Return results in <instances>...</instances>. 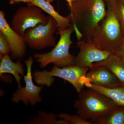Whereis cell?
<instances>
[{
    "mask_svg": "<svg viewBox=\"0 0 124 124\" xmlns=\"http://www.w3.org/2000/svg\"><path fill=\"white\" fill-rule=\"evenodd\" d=\"M74 106L78 115L94 123L119 106L105 95L89 89L79 93Z\"/></svg>",
    "mask_w": 124,
    "mask_h": 124,
    "instance_id": "obj_3",
    "label": "cell"
},
{
    "mask_svg": "<svg viewBox=\"0 0 124 124\" xmlns=\"http://www.w3.org/2000/svg\"><path fill=\"white\" fill-rule=\"evenodd\" d=\"M33 2V0H9V4L10 5L15 4L20 2H27L29 4Z\"/></svg>",
    "mask_w": 124,
    "mask_h": 124,
    "instance_id": "obj_22",
    "label": "cell"
},
{
    "mask_svg": "<svg viewBox=\"0 0 124 124\" xmlns=\"http://www.w3.org/2000/svg\"><path fill=\"white\" fill-rule=\"evenodd\" d=\"M67 17L78 40L90 42L98 24L106 13L105 0H76Z\"/></svg>",
    "mask_w": 124,
    "mask_h": 124,
    "instance_id": "obj_1",
    "label": "cell"
},
{
    "mask_svg": "<svg viewBox=\"0 0 124 124\" xmlns=\"http://www.w3.org/2000/svg\"><path fill=\"white\" fill-rule=\"evenodd\" d=\"M28 5L37 6L54 18L57 23V30L66 29L72 24L67 17L60 15L55 11L50 3L45 0H33L31 4Z\"/></svg>",
    "mask_w": 124,
    "mask_h": 124,
    "instance_id": "obj_15",
    "label": "cell"
},
{
    "mask_svg": "<svg viewBox=\"0 0 124 124\" xmlns=\"http://www.w3.org/2000/svg\"><path fill=\"white\" fill-rule=\"evenodd\" d=\"M89 69L75 65L63 67H53L51 71H36L33 73L35 81L38 85L51 86L54 81V77L60 78L72 85L78 93L83 89L84 80Z\"/></svg>",
    "mask_w": 124,
    "mask_h": 124,
    "instance_id": "obj_5",
    "label": "cell"
},
{
    "mask_svg": "<svg viewBox=\"0 0 124 124\" xmlns=\"http://www.w3.org/2000/svg\"><path fill=\"white\" fill-rule=\"evenodd\" d=\"M74 31L72 24L66 29L57 30V33L60 36V39L53 49L46 53L34 54V58L41 67L44 68L50 63L59 67L75 65V57L69 51L73 43L71 35Z\"/></svg>",
    "mask_w": 124,
    "mask_h": 124,
    "instance_id": "obj_4",
    "label": "cell"
},
{
    "mask_svg": "<svg viewBox=\"0 0 124 124\" xmlns=\"http://www.w3.org/2000/svg\"><path fill=\"white\" fill-rule=\"evenodd\" d=\"M0 32L6 38L13 58L20 59L26 53V44L23 37L15 31L10 26L5 17L4 12L0 11Z\"/></svg>",
    "mask_w": 124,
    "mask_h": 124,
    "instance_id": "obj_10",
    "label": "cell"
},
{
    "mask_svg": "<svg viewBox=\"0 0 124 124\" xmlns=\"http://www.w3.org/2000/svg\"><path fill=\"white\" fill-rule=\"evenodd\" d=\"M37 117L29 121L28 123L31 124H59V120L57 118L58 116L53 113L47 114L40 112Z\"/></svg>",
    "mask_w": 124,
    "mask_h": 124,
    "instance_id": "obj_17",
    "label": "cell"
},
{
    "mask_svg": "<svg viewBox=\"0 0 124 124\" xmlns=\"http://www.w3.org/2000/svg\"><path fill=\"white\" fill-rule=\"evenodd\" d=\"M0 76L4 73H9L14 76L18 82V85H20V80L22 77L20 75L24 76V70L22 63L18 60L15 62L12 61L8 54L3 55L0 58Z\"/></svg>",
    "mask_w": 124,
    "mask_h": 124,
    "instance_id": "obj_13",
    "label": "cell"
},
{
    "mask_svg": "<svg viewBox=\"0 0 124 124\" xmlns=\"http://www.w3.org/2000/svg\"><path fill=\"white\" fill-rule=\"evenodd\" d=\"M124 6V0H118Z\"/></svg>",
    "mask_w": 124,
    "mask_h": 124,
    "instance_id": "obj_24",
    "label": "cell"
},
{
    "mask_svg": "<svg viewBox=\"0 0 124 124\" xmlns=\"http://www.w3.org/2000/svg\"><path fill=\"white\" fill-rule=\"evenodd\" d=\"M10 53V48L6 38L3 33L0 32V58L3 55Z\"/></svg>",
    "mask_w": 124,
    "mask_h": 124,
    "instance_id": "obj_19",
    "label": "cell"
},
{
    "mask_svg": "<svg viewBox=\"0 0 124 124\" xmlns=\"http://www.w3.org/2000/svg\"><path fill=\"white\" fill-rule=\"evenodd\" d=\"M94 124H124V107L119 106L103 117L95 121Z\"/></svg>",
    "mask_w": 124,
    "mask_h": 124,
    "instance_id": "obj_16",
    "label": "cell"
},
{
    "mask_svg": "<svg viewBox=\"0 0 124 124\" xmlns=\"http://www.w3.org/2000/svg\"><path fill=\"white\" fill-rule=\"evenodd\" d=\"M85 81L108 88L124 86L114 73L103 66L93 67L90 69Z\"/></svg>",
    "mask_w": 124,
    "mask_h": 124,
    "instance_id": "obj_11",
    "label": "cell"
},
{
    "mask_svg": "<svg viewBox=\"0 0 124 124\" xmlns=\"http://www.w3.org/2000/svg\"><path fill=\"white\" fill-rule=\"evenodd\" d=\"M48 17L46 24H38L25 32L23 37L26 44L31 48L42 49L56 45L54 34L58 29L57 23L53 17Z\"/></svg>",
    "mask_w": 124,
    "mask_h": 124,
    "instance_id": "obj_6",
    "label": "cell"
},
{
    "mask_svg": "<svg viewBox=\"0 0 124 124\" xmlns=\"http://www.w3.org/2000/svg\"><path fill=\"white\" fill-rule=\"evenodd\" d=\"M116 12L122 32H124V6L118 0H116Z\"/></svg>",
    "mask_w": 124,
    "mask_h": 124,
    "instance_id": "obj_20",
    "label": "cell"
},
{
    "mask_svg": "<svg viewBox=\"0 0 124 124\" xmlns=\"http://www.w3.org/2000/svg\"><path fill=\"white\" fill-rule=\"evenodd\" d=\"M24 62L27 70L26 75L23 76L25 86L22 87L21 85H18L17 90L13 95L12 101L16 103L22 101L26 105L29 103L31 105H33L41 101L40 93L42 87L35 85L32 81L31 68L33 62V58L30 57Z\"/></svg>",
    "mask_w": 124,
    "mask_h": 124,
    "instance_id": "obj_8",
    "label": "cell"
},
{
    "mask_svg": "<svg viewBox=\"0 0 124 124\" xmlns=\"http://www.w3.org/2000/svg\"><path fill=\"white\" fill-rule=\"evenodd\" d=\"M48 19V16L43 14L41 9L28 5L18 9L12 19L11 27L19 35L23 37L28 29L39 24H46Z\"/></svg>",
    "mask_w": 124,
    "mask_h": 124,
    "instance_id": "obj_7",
    "label": "cell"
},
{
    "mask_svg": "<svg viewBox=\"0 0 124 124\" xmlns=\"http://www.w3.org/2000/svg\"><path fill=\"white\" fill-rule=\"evenodd\" d=\"M79 52L75 58V64L81 67L90 69L93 64L106 59L112 53L98 48L92 42L83 40L77 43Z\"/></svg>",
    "mask_w": 124,
    "mask_h": 124,
    "instance_id": "obj_9",
    "label": "cell"
},
{
    "mask_svg": "<svg viewBox=\"0 0 124 124\" xmlns=\"http://www.w3.org/2000/svg\"><path fill=\"white\" fill-rule=\"evenodd\" d=\"M46 1H48L50 3H51V2H53V1H54V0H45ZM65 0L67 2H68V6H69V8H70L72 6V3H73V2H74L75 0Z\"/></svg>",
    "mask_w": 124,
    "mask_h": 124,
    "instance_id": "obj_23",
    "label": "cell"
},
{
    "mask_svg": "<svg viewBox=\"0 0 124 124\" xmlns=\"http://www.w3.org/2000/svg\"><path fill=\"white\" fill-rule=\"evenodd\" d=\"M106 15L100 22L90 42L98 48L115 53L119 48L124 35L116 12V0H105Z\"/></svg>",
    "mask_w": 124,
    "mask_h": 124,
    "instance_id": "obj_2",
    "label": "cell"
},
{
    "mask_svg": "<svg viewBox=\"0 0 124 124\" xmlns=\"http://www.w3.org/2000/svg\"><path fill=\"white\" fill-rule=\"evenodd\" d=\"M58 117L65 120L68 124H94L90 121L85 119L79 115H74L62 113L59 114Z\"/></svg>",
    "mask_w": 124,
    "mask_h": 124,
    "instance_id": "obj_18",
    "label": "cell"
},
{
    "mask_svg": "<svg viewBox=\"0 0 124 124\" xmlns=\"http://www.w3.org/2000/svg\"><path fill=\"white\" fill-rule=\"evenodd\" d=\"M84 85L101 93L115 102L118 106L124 107V86L116 88H108L85 81Z\"/></svg>",
    "mask_w": 124,
    "mask_h": 124,
    "instance_id": "obj_12",
    "label": "cell"
},
{
    "mask_svg": "<svg viewBox=\"0 0 124 124\" xmlns=\"http://www.w3.org/2000/svg\"><path fill=\"white\" fill-rule=\"evenodd\" d=\"M99 66L108 68L115 74L124 86V61L121 59L112 54L106 59L93 63L92 67Z\"/></svg>",
    "mask_w": 124,
    "mask_h": 124,
    "instance_id": "obj_14",
    "label": "cell"
},
{
    "mask_svg": "<svg viewBox=\"0 0 124 124\" xmlns=\"http://www.w3.org/2000/svg\"><path fill=\"white\" fill-rule=\"evenodd\" d=\"M124 61V36L121 45L115 53L114 54Z\"/></svg>",
    "mask_w": 124,
    "mask_h": 124,
    "instance_id": "obj_21",
    "label": "cell"
}]
</instances>
